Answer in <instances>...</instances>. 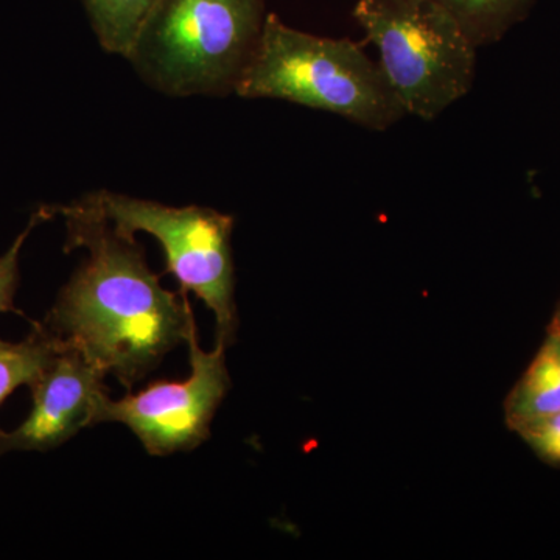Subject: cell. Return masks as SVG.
<instances>
[{
	"instance_id": "6da1fadb",
	"label": "cell",
	"mask_w": 560,
	"mask_h": 560,
	"mask_svg": "<svg viewBox=\"0 0 560 560\" xmlns=\"http://www.w3.org/2000/svg\"><path fill=\"white\" fill-rule=\"evenodd\" d=\"M49 209L66 221L65 253L86 249L88 259L62 287L43 326L131 393L189 340L197 323L187 293L161 285L145 250L106 219L95 191Z\"/></svg>"
},
{
	"instance_id": "7a4b0ae2",
	"label": "cell",
	"mask_w": 560,
	"mask_h": 560,
	"mask_svg": "<svg viewBox=\"0 0 560 560\" xmlns=\"http://www.w3.org/2000/svg\"><path fill=\"white\" fill-rule=\"evenodd\" d=\"M235 94L327 110L374 131L407 116L381 65L361 44L298 31L275 13L267 14Z\"/></svg>"
},
{
	"instance_id": "3957f363",
	"label": "cell",
	"mask_w": 560,
	"mask_h": 560,
	"mask_svg": "<svg viewBox=\"0 0 560 560\" xmlns=\"http://www.w3.org/2000/svg\"><path fill=\"white\" fill-rule=\"evenodd\" d=\"M265 20V0H158L127 60L171 97H226L237 91Z\"/></svg>"
},
{
	"instance_id": "277c9868",
	"label": "cell",
	"mask_w": 560,
	"mask_h": 560,
	"mask_svg": "<svg viewBox=\"0 0 560 560\" xmlns=\"http://www.w3.org/2000/svg\"><path fill=\"white\" fill-rule=\"evenodd\" d=\"M352 16L407 116L438 119L469 94L477 47L438 0H359Z\"/></svg>"
},
{
	"instance_id": "5b68a950",
	"label": "cell",
	"mask_w": 560,
	"mask_h": 560,
	"mask_svg": "<svg viewBox=\"0 0 560 560\" xmlns=\"http://www.w3.org/2000/svg\"><path fill=\"white\" fill-rule=\"evenodd\" d=\"M106 219L117 231L156 238L165 256V272L178 280L179 291L194 293L215 318L217 345L237 340L235 265L232 231L235 219L201 206L172 208L116 191H95Z\"/></svg>"
},
{
	"instance_id": "8992f818",
	"label": "cell",
	"mask_w": 560,
	"mask_h": 560,
	"mask_svg": "<svg viewBox=\"0 0 560 560\" xmlns=\"http://www.w3.org/2000/svg\"><path fill=\"white\" fill-rule=\"evenodd\" d=\"M190 375L180 382H154L124 399L102 401L97 423L119 422L131 430L150 456H171L201 447L231 389L226 346L206 352L197 324L189 340Z\"/></svg>"
},
{
	"instance_id": "52a82bcc",
	"label": "cell",
	"mask_w": 560,
	"mask_h": 560,
	"mask_svg": "<svg viewBox=\"0 0 560 560\" xmlns=\"http://www.w3.org/2000/svg\"><path fill=\"white\" fill-rule=\"evenodd\" d=\"M105 378V372L79 350L61 345L31 386V415L16 430H0V455L54 451L81 430L97 425L98 407L108 397Z\"/></svg>"
},
{
	"instance_id": "ba28073f",
	"label": "cell",
	"mask_w": 560,
	"mask_h": 560,
	"mask_svg": "<svg viewBox=\"0 0 560 560\" xmlns=\"http://www.w3.org/2000/svg\"><path fill=\"white\" fill-rule=\"evenodd\" d=\"M560 411V337L548 331L539 352L504 400L511 431L528 420Z\"/></svg>"
},
{
	"instance_id": "9c48e42d",
	"label": "cell",
	"mask_w": 560,
	"mask_h": 560,
	"mask_svg": "<svg viewBox=\"0 0 560 560\" xmlns=\"http://www.w3.org/2000/svg\"><path fill=\"white\" fill-rule=\"evenodd\" d=\"M475 47L499 43L529 16L537 0H438Z\"/></svg>"
},
{
	"instance_id": "30bf717a",
	"label": "cell",
	"mask_w": 560,
	"mask_h": 560,
	"mask_svg": "<svg viewBox=\"0 0 560 560\" xmlns=\"http://www.w3.org/2000/svg\"><path fill=\"white\" fill-rule=\"evenodd\" d=\"M98 44L128 58L143 22L158 0H81Z\"/></svg>"
},
{
	"instance_id": "8fae6325",
	"label": "cell",
	"mask_w": 560,
	"mask_h": 560,
	"mask_svg": "<svg viewBox=\"0 0 560 560\" xmlns=\"http://www.w3.org/2000/svg\"><path fill=\"white\" fill-rule=\"evenodd\" d=\"M60 348L61 342L43 323H33V330L24 341L0 340V405L20 386L31 388Z\"/></svg>"
},
{
	"instance_id": "7c38bea8",
	"label": "cell",
	"mask_w": 560,
	"mask_h": 560,
	"mask_svg": "<svg viewBox=\"0 0 560 560\" xmlns=\"http://www.w3.org/2000/svg\"><path fill=\"white\" fill-rule=\"evenodd\" d=\"M54 219L49 206H40L31 217L25 230L18 235L16 241L10 246L3 256H0V313H21L14 307V294L20 285V256L22 246L27 241L31 232L44 221Z\"/></svg>"
},
{
	"instance_id": "4fadbf2b",
	"label": "cell",
	"mask_w": 560,
	"mask_h": 560,
	"mask_svg": "<svg viewBox=\"0 0 560 560\" xmlns=\"http://www.w3.org/2000/svg\"><path fill=\"white\" fill-rule=\"evenodd\" d=\"M512 431L536 453L537 458L560 469V411L523 422Z\"/></svg>"
},
{
	"instance_id": "5bb4252c",
	"label": "cell",
	"mask_w": 560,
	"mask_h": 560,
	"mask_svg": "<svg viewBox=\"0 0 560 560\" xmlns=\"http://www.w3.org/2000/svg\"><path fill=\"white\" fill-rule=\"evenodd\" d=\"M548 331L551 334L559 335L560 337V304L558 311H556L555 316H552L550 326H548Z\"/></svg>"
}]
</instances>
